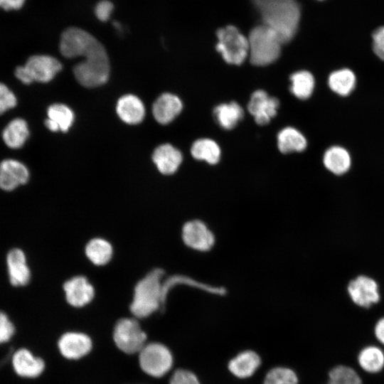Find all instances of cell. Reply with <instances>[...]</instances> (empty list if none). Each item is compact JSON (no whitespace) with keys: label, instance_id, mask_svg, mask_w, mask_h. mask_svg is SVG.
<instances>
[{"label":"cell","instance_id":"obj_1","mask_svg":"<svg viewBox=\"0 0 384 384\" xmlns=\"http://www.w3.org/2000/svg\"><path fill=\"white\" fill-rule=\"evenodd\" d=\"M264 25L272 29L282 44L292 40L297 32L301 8L297 0H252Z\"/></svg>","mask_w":384,"mask_h":384},{"label":"cell","instance_id":"obj_2","mask_svg":"<svg viewBox=\"0 0 384 384\" xmlns=\"http://www.w3.org/2000/svg\"><path fill=\"white\" fill-rule=\"evenodd\" d=\"M163 276L164 270L156 268L137 282L130 304V311L134 316L145 318L164 306Z\"/></svg>","mask_w":384,"mask_h":384},{"label":"cell","instance_id":"obj_3","mask_svg":"<svg viewBox=\"0 0 384 384\" xmlns=\"http://www.w3.org/2000/svg\"><path fill=\"white\" fill-rule=\"evenodd\" d=\"M82 57L85 60L73 68L78 82L86 87L105 84L109 78L110 68L107 54L101 43Z\"/></svg>","mask_w":384,"mask_h":384},{"label":"cell","instance_id":"obj_4","mask_svg":"<svg viewBox=\"0 0 384 384\" xmlns=\"http://www.w3.org/2000/svg\"><path fill=\"white\" fill-rule=\"evenodd\" d=\"M249 57L252 65L264 66L276 61L281 53V45L276 33L262 24L254 27L247 38Z\"/></svg>","mask_w":384,"mask_h":384},{"label":"cell","instance_id":"obj_5","mask_svg":"<svg viewBox=\"0 0 384 384\" xmlns=\"http://www.w3.org/2000/svg\"><path fill=\"white\" fill-rule=\"evenodd\" d=\"M218 43L215 49L224 60L233 65L242 64L249 54L248 39L233 25L216 31Z\"/></svg>","mask_w":384,"mask_h":384},{"label":"cell","instance_id":"obj_6","mask_svg":"<svg viewBox=\"0 0 384 384\" xmlns=\"http://www.w3.org/2000/svg\"><path fill=\"white\" fill-rule=\"evenodd\" d=\"M139 365L148 375L159 378L167 373L173 366V356L164 344L151 343L139 351Z\"/></svg>","mask_w":384,"mask_h":384},{"label":"cell","instance_id":"obj_7","mask_svg":"<svg viewBox=\"0 0 384 384\" xmlns=\"http://www.w3.org/2000/svg\"><path fill=\"white\" fill-rule=\"evenodd\" d=\"M113 338L121 351L132 354L139 352L145 346L146 335L137 320L124 318L117 322Z\"/></svg>","mask_w":384,"mask_h":384},{"label":"cell","instance_id":"obj_8","mask_svg":"<svg viewBox=\"0 0 384 384\" xmlns=\"http://www.w3.org/2000/svg\"><path fill=\"white\" fill-rule=\"evenodd\" d=\"M185 245L198 252H208L213 247L215 239L206 223L198 219L186 222L181 230Z\"/></svg>","mask_w":384,"mask_h":384},{"label":"cell","instance_id":"obj_9","mask_svg":"<svg viewBox=\"0 0 384 384\" xmlns=\"http://www.w3.org/2000/svg\"><path fill=\"white\" fill-rule=\"evenodd\" d=\"M279 106V102L276 97H270L265 91L259 90L252 94L247 110L257 124L265 125L277 114Z\"/></svg>","mask_w":384,"mask_h":384},{"label":"cell","instance_id":"obj_10","mask_svg":"<svg viewBox=\"0 0 384 384\" xmlns=\"http://www.w3.org/2000/svg\"><path fill=\"white\" fill-rule=\"evenodd\" d=\"M33 82H48L62 69L55 58L48 55H33L24 65Z\"/></svg>","mask_w":384,"mask_h":384},{"label":"cell","instance_id":"obj_11","mask_svg":"<svg viewBox=\"0 0 384 384\" xmlns=\"http://www.w3.org/2000/svg\"><path fill=\"white\" fill-rule=\"evenodd\" d=\"M348 292L356 304L365 308L377 303L380 299L377 283L366 276H358L351 281Z\"/></svg>","mask_w":384,"mask_h":384},{"label":"cell","instance_id":"obj_12","mask_svg":"<svg viewBox=\"0 0 384 384\" xmlns=\"http://www.w3.org/2000/svg\"><path fill=\"white\" fill-rule=\"evenodd\" d=\"M29 171L26 166L14 159H6L0 163V188L10 191L27 183Z\"/></svg>","mask_w":384,"mask_h":384},{"label":"cell","instance_id":"obj_13","mask_svg":"<svg viewBox=\"0 0 384 384\" xmlns=\"http://www.w3.org/2000/svg\"><path fill=\"white\" fill-rule=\"evenodd\" d=\"M65 298L69 304L82 307L90 303L95 295L92 285L82 276L74 277L63 285Z\"/></svg>","mask_w":384,"mask_h":384},{"label":"cell","instance_id":"obj_14","mask_svg":"<svg viewBox=\"0 0 384 384\" xmlns=\"http://www.w3.org/2000/svg\"><path fill=\"white\" fill-rule=\"evenodd\" d=\"M61 354L68 359H78L87 355L92 348L90 338L82 333L68 332L58 341Z\"/></svg>","mask_w":384,"mask_h":384},{"label":"cell","instance_id":"obj_15","mask_svg":"<svg viewBox=\"0 0 384 384\" xmlns=\"http://www.w3.org/2000/svg\"><path fill=\"white\" fill-rule=\"evenodd\" d=\"M182 107L179 97L171 93H164L153 104V115L159 123L166 124L179 114Z\"/></svg>","mask_w":384,"mask_h":384},{"label":"cell","instance_id":"obj_16","mask_svg":"<svg viewBox=\"0 0 384 384\" xmlns=\"http://www.w3.org/2000/svg\"><path fill=\"white\" fill-rule=\"evenodd\" d=\"M152 159L160 173L165 175L174 174L182 162L181 151L169 144L156 147Z\"/></svg>","mask_w":384,"mask_h":384},{"label":"cell","instance_id":"obj_17","mask_svg":"<svg viewBox=\"0 0 384 384\" xmlns=\"http://www.w3.org/2000/svg\"><path fill=\"white\" fill-rule=\"evenodd\" d=\"M260 356L252 350H246L237 354L228 364L229 371L238 378L251 377L260 368Z\"/></svg>","mask_w":384,"mask_h":384},{"label":"cell","instance_id":"obj_18","mask_svg":"<svg viewBox=\"0 0 384 384\" xmlns=\"http://www.w3.org/2000/svg\"><path fill=\"white\" fill-rule=\"evenodd\" d=\"M6 262L11 284L26 285L30 280L31 272L23 252L18 248L11 250L7 255Z\"/></svg>","mask_w":384,"mask_h":384},{"label":"cell","instance_id":"obj_19","mask_svg":"<svg viewBox=\"0 0 384 384\" xmlns=\"http://www.w3.org/2000/svg\"><path fill=\"white\" fill-rule=\"evenodd\" d=\"M12 363L16 373L25 378L38 376L45 367L43 361L34 356L27 349L17 351L13 356Z\"/></svg>","mask_w":384,"mask_h":384},{"label":"cell","instance_id":"obj_20","mask_svg":"<svg viewBox=\"0 0 384 384\" xmlns=\"http://www.w3.org/2000/svg\"><path fill=\"white\" fill-rule=\"evenodd\" d=\"M116 110L119 118L127 124L140 123L145 115V108L141 100L133 95H125L117 102Z\"/></svg>","mask_w":384,"mask_h":384},{"label":"cell","instance_id":"obj_21","mask_svg":"<svg viewBox=\"0 0 384 384\" xmlns=\"http://www.w3.org/2000/svg\"><path fill=\"white\" fill-rule=\"evenodd\" d=\"M47 119L44 124L51 132H66L74 121V114L67 105L60 103L50 105L47 110Z\"/></svg>","mask_w":384,"mask_h":384},{"label":"cell","instance_id":"obj_22","mask_svg":"<svg viewBox=\"0 0 384 384\" xmlns=\"http://www.w3.org/2000/svg\"><path fill=\"white\" fill-rule=\"evenodd\" d=\"M27 122L20 117L11 120L4 128L2 139L6 146L12 149L21 148L29 137Z\"/></svg>","mask_w":384,"mask_h":384},{"label":"cell","instance_id":"obj_23","mask_svg":"<svg viewBox=\"0 0 384 384\" xmlns=\"http://www.w3.org/2000/svg\"><path fill=\"white\" fill-rule=\"evenodd\" d=\"M213 114L218 124L225 129H232L243 118L244 111L235 102L220 104L213 110Z\"/></svg>","mask_w":384,"mask_h":384},{"label":"cell","instance_id":"obj_24","mask_svg":"<svg viewBox=\"0 0 384 384\" xmlns=\"http://www.w3.org/2000/svg\"><path fill=\"white\" fill-rule=\"evenodd\" d=\"M323 161L328 170L337 175L346 173L351 166V157L348 152L338 146L328 149L324 155Z\"/></svg>","mask_w":384,"mask_h":384},{"label":"cell","instance_id":"obj_25","mask_svg":"<svg viewBox=\"0 0 384 384\" xmlns=\"http://www.w3.org/2000/svg\"><path fill=\"white\" fill-rule=\"evenodd\" d=\"M304 135L293 127H285L277 134V146L283 154L302 151L306 147Z\"/></svg>","mask_w":384,"mask_h":384},{"label":"cell","instance_id":"obj_26","mask_svg":"<svg viewBox=\"0 0 384 384\" xmlns=\"http://www.w3.org/2000/svg\"><path fill=\"white\" fill-rule=\"evenodd\" d=\"M358 363L367 373H379L384 368V352L376 346H366L358 355Z\"/></svg>","mask_w":384,"mask_h":384},{"label":"cell","instance_id":"obj_27","mask_svg":"<svg viewBox=\"0 0 384 384\" xmlns=\"http://www.w3.org/2000/svg\"><path fill=\"white\" fill-rule=\"evenodd\" d=\"M191 152L196 159L206 161L210 164H217L220 157L219 146L210 139L196 140L191 146Z\"/></svg>","mask_w":384,"mask_h":384},{"label":"cell","instance_id":"obj_28","mask_svg":"<svg viewBox=\"0 0 384 384\" xmlns=\"http://www.w3.org/2000/svg\"><path fill=\"white\" fill-rule=\"evenodd\" d=\"M85 255L94 265H103L111 260L112 247L102 238H94L87 242Z\"/></svg>","mask_w":384,"mask_h":384},{"label":"cell","instance_id":"obj_29","mask_svg":"<svg viewBox=\"0 0 384 384\" xmlns=\"http://www.w3.org/2000/svg\"><path fill=\"white\" fill-rule=\"evenodd\" d=\"M330 88L340 95H347L356 85L355 74L349 69L343 68L333 72L328 80Z\"/></svg>","mask_w":384,"mask_h":384},{"label":"cell","instance_id":"obj_30","mask_svg":"<svg viewBox=\"0 0 384 384\" xmlns=\"http://www.w3.org/2000/svg\"><path fill=\"white\" fill-rule=\"evenodd\" d=\"M292 93L297 98L306 100L309 98L314 90V79L311 73L300 70L290 76Z\"/></svg>","mask_w":384,"mask_h":384},{"label":"cell","instance_id":"obj_31","mask_svg":"<svg viewBox=\"0 0 384 384\" xmlns=\"http://www.w3.org/2000/svg\"><path fill=\"white\" fill-rule=\"evenodd\" d=\"M329 382L334 384H362L358 373L351 367L339 365L329 373Z\"/></svg>","mask_w":384,"mask_h":384},{"label":"cell","instance_id":"obj_32","mask_svg":"<svg viewBox=\"0 0 384 384\" xmlns=\"http://www.w3.org/2000/svg\"><path fill=\"white\" fill-rule=\"evenodd\" d=\"M297 373L287 367H275L265 375L263 384H298Z\"/></svg>","mask_w":384,"mask_h":384},{"label":"cell","instance_id":"obj_33","mask_svg":"<svg viewBox=\"0 0 384 384\" xmlns=\"http://www.w3.org/2000/svg\"><path fill=\"white\" fill-rule=\"evenodd\" d=\"M16 105V95L7 85L0 82V115L14 108Z\"/></svg>","mask_w":384,"mask_h":384},{"label":"cell","instance_id":"obj_34","mask_svg":"<svg viewBox=\"0 0 384 384\" xmlns=\"http://www.w3.org/2000/svg\"><path fill=\"white\" fill-rule=\"evenodd\" d=\"M169 384H201V382L193 372L178 369L172 375Z\"/></svg>","mask_w":384,"mask_h":384},{"label":"cell","instance_id":"obj_35","mask_svg":"<svg viewBox=\"0 0 384 384\" xmlns=\"http://www.w3.org/2000/svg\"><path fill=\"white\" fill-rule=\"evenodd\" d=\"M14 334V326L7 315L0 311V343L10 340Z\"/></svg>","mask_w":384,"mask_h":384},{"label":"cell","instance_id":"obj_36","mask_svg":"<svg viewBox=\"0 0 384 384\" xmlns=\"http://www.w3.org/2000/svg\"><path fill=\"white\" fill-rule=\"evenodd\" d=\"M373 48L376 55L384 60V26L374 31L373 33Z\"/></svg>","mask_w":384,"mask_h":384},{"label":"cell","instance_id":"obj_37","mask_svg":"<svg viewBox=\"0 0 384 384\" xmlns=\"http://www.w3.org/2000/svg\"><path fill=\"white\" fill-rule=\"evenodd\" d=\"M114 9L113 4L107 0L99 1L95 8V14L97 18L101 21H107Z\"/></svg>","mask_w":384,"mask_h":384},{"label":"cell","instance_id":"obj_38","mask_svg":"<svg viewBox=\"0 0 384 384\" xmlns=\"http://www.w3.org/2000/svg\"><path fill=\"white\" fill-rule=\"evenodd\" d=\"M14 74L16 78L25 85H29L33 82L25 65H19L16 67L14 71Z\"/></svg>","mask_w":384,"mask_h":384},{"label":"cell","instance_id":"obj_39","mask_svg":"<svg viewBox=\"0 0 384 384\" xmlns=\"http://www.w3.org/2000/svg\"><path fill=\"white\" fill-rule=\"evenodd\" d=\"M25 0H0V8L9 11L16 10L22 7Z\"/></svg>","mask_w":384,"mask_h":384},{"label":"cell","instance_id":"obj_40","mask_svg":"<svg viewBox=\"0 0 384 384\" xmlns=\"http://www.w3.org/2000/svg\"><path fill=\"white\" fill-rule=\"evenodd\" d=\"M374 334L377 340L384 346V317L379 319L376 323Z\"/></svg>","mask_w":384,"mask_h":384},{"label":"cell","instance_id":"obj_41","mask_svg":"<svg viewBox=\"0 0 384 384\" xmlns=\"http://www.w3.org/2000/svg\"><path fill=\"white\" fill-rule=\"evenodd\" d=\"M327 384H334V383H331L329 382Z\"/></svg>","mask_w":384,"mask_h":384},{"label":"cell","instance_id":"obj_42","mask_svg":"<svg viewBox=\"0 0 384 384\" xmlns=\"http://www.w3.org/2000/svg\"><path fill=\"white\" fill-rule=\"evenodd\" d=\"M317 1H324V0H317Z\"/></svg>","mask_w":384,"mask_h":384}]
</instances>
